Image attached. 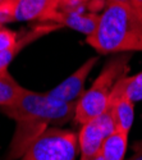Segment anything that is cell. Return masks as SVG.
Returning <instances> with one entry per match:
<instances>
[{
  "label": "cell",
  "mask_w": 142,
  "mask_h": 160,
  "mask_svg": "<svg viewBox=\"0 0 142 160\" xmlns=\"http://www.w3.org/2000/svg\"><path fill=\"white\" fill-rule=\"evenodd\" d=\"M130 72V55L122 54L110 59L94 83L86 90L76 105L74 121L83 124L92 118L101 115L109 108L110 95L114 86Z\"/></svg>",
  "instance_id": "obj_3"
},
{
  "label": "cell",
  "mask_w": 142,
  "mask_h": 160,
  "mask_svg": "<svg viewBox=\"0 0 142 160\" xmlns=\"http://www.w3.org/2000/svg\"><path fill=\"white\" fill-rule=\"evenodd\" d=\"M63 2L69 3V4H83L87 2H91V0H63Z\"/></svg>",
  "instance_id": "obj_19"
},
{
  "label": "cell",
  "mask_w": 142,
  "mask_h": 160,
  "mask_svg": "<svg viewBox=\"0 0 142 160\" xmlns=\"http://www.w3.org/2000/svg\"><path fill=\"white\" fill-rule=\"evenodd\" d=\"M109 109L114 118L115 129L130 133L135 121V102L114 87L110 95Z\"/></svg>",
  "instance_id": "obj_8"
},
{
  "label": "cell",
  "mask_w": 142,
  "mask_h": 160,
  "mask_svg": "<svg viewBox=\"0 0 142 160\" xmlns=\"http://www.w3.org/2000/svg\"><path fill=\"white\" fill-rule=\"evenodd\" d=\"M128 135L122 131L115 129L106 137L101 146L100 154L105 160H124L128 148Z\"/></svg>",
  "instance_id": "obj_11"
},
{
  "label": "cell",
  "mask_w": 142,
  "mask_h": 160,
  "mask_svg": "<svg viewBox=\"0 0 142 160\" xmlns=\"http://www.w3.org/2000/svg\"><path fill=\"white\" fill-rule=\"evenodd\" d=\"M81 160H105V159L102 158V155L99 152V154H96V155H94V156H91V158H87V159H81Z\"/></svg>",
  "instance_id": "obj_20"
},
{
  "label": "cell",
  "mask_w": 142,
  "mask_h": 160,
  "mask_svg": "<svg viewBox=\"0 0 142 160\" xmlns=\"http://www.w3.org/2000/svg\"><path fill=\"white\" fill-rule=\"evenodd\" d=\"M78 151V135L50 127L30 145L19 160H76Z\"/></svg>",
  "instance_id": "obj_4"
},
{
  "label": "cell",
  "mask_w": 142,
  "mask_h": 160,
  "mask_svg": "<svg viewBox=\"0 0 142 160\" xmlns=\"http://www.w3.org/2000/svg\"><path fill=\"white\" fill-rule=\"evenodd\" d=\"M97 63V58H90L87 59L74 73H72L67 79L50 90L46 94L54 100L61 102H77L82 94L86 91L85 83L88 74L91 73L94 67Z\"/></svg>",
  "instance_id": "obj_7"
},
{
  "label": "cell",
  "mask_w": 142,
  "mask_h": 160,
  "mask_svg": "<svg viewBox=\"0 0 142 160\" xmlns=\"http://www.w3.org/2000/svg\"><path fill=\"white\" fill-rule=\"evenodd\" d=\"M127 160H142V151H135V154Z\"/></svg>",
  "instance_id": "obj_17"
},
{
  "label": "cell",
  "mask_w": 142,
  "mask_h": 160,
  "mask_svg": "<svg viewBox=\"0 0 142 160\" xmlns=\"http://www.w3.org/2000/svg\"><path fill=\"white\" fill-rule=\"evenodd\" d=\"M18 0H3L0 2V27L9 22H16Z\"/></svg>",
  "instance_id": "obj_14"
},
{
  "label": "cell",
  "mask_w": 142,
  "mask_h": 160,
  "mask_svg": "<svg viewBox=\"0 0 142 160\" xmlns=\"http://www.w3.org/2000/svg\"><path fill=\"white\" fill-rule=\"evenodd\" d=\"M23 91L24 87L13 78L8 68L0 71V108L13 105L21 98Z\"/></svg>",
  "instance_id": "obj_12"
},
{
  "label": "cell",
  "mask_w": 142,
  "mask_h": 160,
  "mask_svg": "<svg viewBox=\"0 0 142 160\" xmlns=\"http://www.w3.org/2000/svg\"><path fill=\"white\" fill-rule=\"evenodd\" d=\"M115 131V122L111 110L108 108L105 113L92 118L83 124L78 133V148L81 159L91 158L100 152L106 137Z\"/></svg>",
  "instance_id": "obj_5"
},
{
  "label": "cell",
  "mask_w": 142,
  "mask_h": 160,
  "mask_svg": "<svg viewBox=\"0 0 142 160\" xmlns=\"http://www.w3.org/2000/svg\"><path fill=\"white\" fill-rule=\"evenodd\" d=\"M87 3L83 4H69L61 2L59 8L49 17L47 21L51 23H56L60 27H69L78 32L85 33L86 36H91L96 28L100 21V14L95 12H85Z\"/></svg>",
  "instance_id": "obj_6"
},
{
  "label": "cell",
  "mask_w": 142,
  "mask_h": 160,
  "mask_svg": "<svg viewBox=\"0 0 142 160\" xmlns=\"http://www.w3.org/2000/svg\"><path fill=\"white\" fill-rule=\"evenodd\" d=\"M118 91L123 94L133 102L142 100V72L131 76V77H123L114 86Z\"/></svg>",
  "instance_id": "obj_13"
},
{
  "label": "cell",
  "mask_w": 142,
  "mask_h": 160,
  "mask_svg": "<svg viewBox=\"0 0 142 160\" xmlns=\"http://www.w3.org/2000/svg\"><path fill=\"white\" fill-rule=\"evenodd\" d=\"M59 27H60V26L56 24V23H50V24H45V26H37V27H33L30 32H27L24 36H22L18 40L17 45L13 49L0 52V71L7 69L8 65L10 64V62L19 54V51L24 46H27L28 44L35 41V40L40 38V37H42V36H45L47 33H50L51 31H54V30H56Z\"/></svg>",
  "instance_id": "obj_10"
},
{
  "label": "cell",
  "mask_w": 142,
  "mask_h": 160,
  "mask_svg": "<svg viewBox=\"0 0 142 160\" xmlns=\"http://www.w3.org/2000/svg\"><path fill=\"white\" fill-rule=\"evenodd\" d=\"M63 0H18L16 21H47Z\"/></svg>",
  "instance_id": "obj_9"
},
{
  "label": "cell",
  "mask_w": 142,
  "mask_h": 160,
  "mask_svg": "<svg viewBox=\"0 0 142 160\" xmlns=\"http://www.w3.org/2000/svg\"><path fill=\"white\" fill-rule=\"evenodd\" d=\"M77 102H61L51 99L46 92L24 88L21 98L0 112L16 121L5 160H19L30 145L50 127H59L74 119Z\"/></svg>",
  "instance_id": "obj_1"
},
{
  "label": "cell",
  "mask_w": 142,
  "mask_h": 160,
  "mask_svg": "<svg viewBox=\"0 0 142 160\" xmlns=\"http://www.w3.org/2000/svg\"><path fill=\"white\" fill-rule=\"evenodd\" d=\"M0 2H3V0H0Z\"/></svg>",
  "instance_id": "obj_22"
},
{
  "label": "cell",
  "mask_w": 142,
  "mask_h": 160,
  "mask_svg": "<svg viewBox=\"0 0 142 160\" xmlns=\"http://www.w3.org/2000/svg\"><path fill=\"white\" fill-rule=\"evenodd\" d=\"M130 4H131L135 9H137L138 12L142 13V0H130Z\"/></svg>",
  "instance_id": "obj_16"
},
{
  "label": "cell",
  "mask_w": 142,
  "mask_h": 160,
  "mask_svg": "<svg viewBox=\"0 0 142 160\" xmlns=\"http://www.w3.org/2000/svg\"><path fill=\"white\" fill-rule=\"evenodd\" d=\"M109 3H130V0H108Z\"/></svg>",
  "instance_id": "obj_21"
},
{
  "label": "cell",
  "mask_w": 142,
  "mask_h": 160,
  "mask_svg": "<svg viewBox=\"0 0 142 160\" xmlns=\"http://www.w3.org/2000/svg\"><path fill=\"white\" fill-rule=\"evenodd\" d=\"M133 151H142V140H138L133 143Z\"/></svg>",
  "instance_id": "obj_18"
},
{
  "label": "cell",
  "mask_w": 142,
  "mask_h": 160,
  "mask_svg": "<svg viewBox=\"0 0 142 160\" xmlns=\"http://www.w3.org/2000/svg\"><path fill=\"white\" fill-rule=\"evenodd\" d=\"M18 33L8 30L5 27H0V52L13 49L18 42Z\"/></svg>",
  "instance_id": "obj_15"
},
{
  "label": "cell",
  "mask_w": 142,
  "mask_h": 160,
  "mask_svg": "<svg viewBox=\"0 0 142 160\" xmlns=\"http://www.w3.org/2000/svg\"><path fill=\"white\" fill-rule=\"evenodd\" d=\"M86 42L99 54L142 51V13L130 3H106Z\"/></svg>",
  "instance_id": "obj_2"
}]
</instances>
